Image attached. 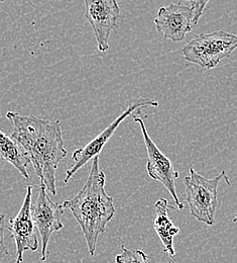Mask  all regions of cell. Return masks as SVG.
<instances>
[{
    "instance_id": "6da1fadb",
    "label": "cell",
    "mask_w": 237,
    "mask_h": 263,
    "mask_svg": "<svg viewBox=\"0 0 237 263\" xmlns=\"http://www.w3.org/2000/svg\"><path fill=\"white\" fill-rule=\"evenodd\" d=\"M6 119L13 127L11 137L28 152L40 182L52 195H57L56 173L60 162L68 155L61 122L13 111H7Z\"/></svg>"
},
{
    "instance_id": "7a4b0ae2",
    "label": "cell",
    "mask_w": 237,
    "mask_h": 263,
    "mask_svg": "<svg viewBox=\"0 0 237 263\" xmlns=\"http://www.w3.org/2000/svg\"><path fill=\"white\" fill-rule=\"evenodd\" d=\"M105 182L106 176L100 169L99 156H96L92 159L89 176L82 190L62 203L81 227L91 256L95 255L99 235L105 232L116 213L113 198L105 191Z\"/></svg>"
},
{
    "instance_id": "3957f363",
    "label": "cell",
    "mask_w": 237,
    "mask_h": 263,
    "mask_svg": "<svg viewBox=\"0 0 237 263\" xmlns=\"http://www.w3.org/2000/svg\"><path fill=\"white\" fill-rule=\"evenodd\" d=\"M222 178L229 185L231 184L224 170L213 178H207L199 174L193 167L190 168L189 175L184 178L186 202H188L190 214L207 226L215 224V214L219 204L217 189Z\"/></svg>"
},
{
    "instance_id": "277c9868",
    "label": "cell",
    "mask_w": 237,
    "mask_h": 263,
    "mask_svg": "<svg viewBox=\"0 0 237 263\" xmlns=\"http://www.w3.org/2000/svg\"><path fill=\"white\" fill-rule=\"evenodd\" d=\"M236 49L237 34L216 31L193 37L184 46L182 54L188 63L210 70L229 58Z\"/></svg>"
},
{
    "instance_id": "5b68a950",
    "label": "cell",
    "mask_w": 237,
    "mask_h": 263,
    "mask_svg": "<svg viewBox=\"0 0 237 263\" xmlns=\"http://www.w3.org/2000/svg\"><path fill=\"white\" fill-rule=\"evenodd\" d=\"M148 106H159V102L149 99H138L135 100L118 118H116L104 131L101 132L97 137H95L93 140H91L87 145H85L82 148L77 149L73 155L72 160L73 164L66 171V176L64 179L65 183H68L69 180L73 177V175L81 169L83 166L87 164L90 160H92L94 157L99 156L101 153L102 149L107 144V142L110 140V138L113 136V134L116 131V129L119 127V125L130 116L135 115V112L140 111L142 108L148 107Z\"/></svg>"
},
{
    "instance_id": "8992f818",
    "label": "cell",
    "mask_w": 237,
    "mask_h": 263,
    "mask_svg": "<svg viewBox=\"0 0 237 263\" xmlns=\"http://www.w3.org/2000/svg\"><path fill=\"white\" fill-rule=\"evenodd\" d=\"M47 192L46 185L40 182L36 200L32 204L34 228L40 235L41 241L40 261L48 259V246L53 233L64 228L62 217L65 214V209L63 204L54 202Z\"/></svg>"
},
{
    "instance_id": "52a82bcc",
    "label": "cell",
    "mask_w": 237,
    "mask_h": 263,
    "mask_svg": "<svg viewBox=\"0 0 237 263\" xmlns=\"http://www.w3.org/2000/svg\"><path fill=\"white\" fill-rule=\"evenodd\" d=\"M134 121L139 125V128L143 136V141L147 151L146 170L148 175L154 180L161 182L168 190L177 208L179 210H183L184 203L180 201L176 191V180L179 177V172L174 168L169 158L159 149V147L152 140L145 128L143 120L139 116H134Z\"/></svg>"
},
{
    "instance_id": "ba28073f",
    "label": "cell",
    "mask_w": 237,
    "mask_h": 263,
    "mask_svg": "<svg viewBox=\"0 0 237 263\" xmlns=\"http://www.w3.org/2000/svg\"><path fill=\"white\" fill-rule=\"evenodd\" d=\"M85 17L91 25L100 52L109 49L111 33L117 28L120 8L117 0H84Z\"/></svg>"
},
{
    "instance_id": "9c48e42d",
    "label": "cell",
    "mask_w": 237,
    "mask_h": 263,
    "mask_svg": "<svg viewBox=\"0 0 237 263\" xmlns=\"http://www.w3.org/2000/svg\"><path fill=\"white\" fill-rule=\"evenodd\" d=\"M33 186L29 185L27 194L18 214L8 221L7 229L16 246L15 263H23L25 251H36L38 249V240L34 233V221L32 216Z\"/></svg>"
},
{
    "instance_id": "30bf717a",
    "label": "cell",
    "mask_w": 237,
    "mask_h": 263,
    "mask_svg": "<svg viewBox=\"0 0 237 263\" xmlns=\"http://www.w3.org/2000/svg\"><path fill=\"white\" fill-rule=\"evenodd\" d=\"M156 30L165 39L181 42L193 29V10L182 3L160 7L155 18Z\"/></svg>"
},
{
    "instance_id": "8fae6325",
    "label": "cell",
    "mask_w": 237,
    "mask_h": 263,
    "mask_svg": "<svg viewBox=\"0 0 237 263\" xmlns=\"http://www.w3.org/2000/svg\"><path fill=\"white\" fill-rule=\"evenodd\" d=\"M155 209L157 216L155 219L154 227L163 243V252L169 255V258L175 260L176 250L174 247V238L180 232V228L176 226L169 219V210H175L176 208L169 204L166 198H160L156 202Z\"/></svg>"
},
{
    "instance_id": "7c38bea8",
    "label": "cell",
    "mask_w": 237,
    "mask_h": 263,
    "mask_svg": "<svg viewBox=\"0 0 237 263\" xmlns=\"http://www.w3.org/2000/svg\"><path fill=\"white\" fill-rule=\"evenodd\" d=\"M0 158L12 165L26 180L30 179L28 166L31 162L28 152L11 136L0 131Z\"/></svg>"
},
{
    "instance_id": "4fadbf2b",
    "label": "cell",
    "mask_w": 237,
    "mask_h": 263,
    "mask_svg": "<svg viewBox=\"0 0 237 263\" xmlns=\"http://www.w3.org/2000/svg\"><path fill=\"white\" fill-rule=\"evenodd\" d=\"M122 252L115 256L116 263H148L147 255L142 250L128 249L121 246Z\"/></svg>"
},
{
    "instance_id": "5bb4252c",
    "label": "cell",
    "mask_w": 237,
    "mask_h": 263,
    "mask_svg": "<svg viewBox=\"0 0 237 263\" xmlns=\"http://www.w3.org/2000/svg\"><path fill=\"white\" fill-rule=\"evenodd\" d=\"M181 1H186L190 3V7L193 10V26H197L210 0H181Z\"/></svg>"
},
{
    "instance_id": "9a60e30c",
    "label": "cell",
    "mask_w": 237,
    "mask_h": 263,
    "mask_svg": "<svg viewBox=\"0 0 237 263\" xmlns=\"http://www.w3.org/2000/svg\"><path fill=\"white\" fill-rule=\"evenodd\" d=\"M4 231H5V216L0 214V263L9 255V250L5 245L4 241Z\"/></svg>"
},
{
    "instance_id": "2e32d148",
    "label": "cell",
    "mask_w": 237,
    "mask_h": 263,
    "mask_svg": "<svg viewBox=\"0 0 237 263\" xmlns=\"http://www.w3.org/2000/svg\"><path fill=\"white\" fill-rule=\"evenodd\" d=\"M233 222H234V223H237V213L235 214V216L233 217Z\"/></svg>"
},
{
    "instance_id": "e0dca14e",
    "label": "cell",
    "mask_w": 237,
    "mask_h": 263,
    "mask_svg": "<svg viewBox=\"0 0 237 263\" xmlns=\"http://www.w3.org/2000/svg\"><path fill=\"white\" fill-rule=\"evenodd\" d=\"M4 1H5V0H0V3H1V2H4Z\"/></svg>"
}]
</instances>
